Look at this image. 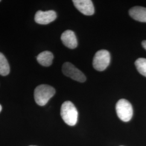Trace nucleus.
<instances>
[{"label":"nucleus","mask_w":146,"mask_h":146,"mask_svg":"<svg viewBox=\"0 0 146 146\" xmlns=\"http://www.w3.org/2000/svg\"></svg>","instance_id":"2eb2a0df"},{"label":"nucleus","mask_w":146,"mask_h":146,"mask_svg":"<svg viewBox=\"0 0 146 146\" xmlns=\"http://www.w3.org/2000/svg\"><path fill=\"white\" fill-rule=\"evenodd\" d=\"M1 0H0V2H1Z\"/></svg>","instance_id":"dca6fc26"},{"label":"nucleus","mask_w":146,"mask_h":146,"mask_svg":"<svg viewBox=\"0 0 146 146\" xmlns=\"http://www.w3.org/2000/svg\"><path fill=\"white\" fill-rule=\"evenodd\" d=\"M63 74L74 80L80 82H84L86 80V77L84 73L70 62H65L62 66Z\"/></svg>","instance_id":"39448f33"},{"label":"nucleus","mask_w":146,"mask_h":146,"mask_svg":"<svg viewBox=\"0 0 146 146\" xmlns=\"http://www.w3.org/2000/svg\"><path fill=\"white\" fill-rule=\"evenodd\" d=\"M1 110H2V106H1V105L0 104V112L1 111Z\"/></svg>","instance_id":"4468645a"},{"label":"nucleus","mask_w":146,"mask_h":146,"mask_svg":"<svg viewBox=\"0 0 146 146\" xmlns=\"http://www.w3.org/2000/svg\"><path fill=\"white\" fill-rule=\"evenodd\" d=\"M135 65L138 72L146 77V58H139L136 60Z\"/></svg>","instance_id":"f8f14e48"},{"label":"nucleus","mask_w":146,"mask_h":146,"mask_svg":"<svg viewBox=\"0 0 146 146\" xmlns=\"http://www.w3.org/2000/svg\"></svg>","instance_id":"f3484780"},{"label":"nucleus","mask_w":146,"mask_h":146,"mask_svg":"<svg viewBox=\"0 0 146 146\" xmlns=\"http://www.w3.org/2000/svg\"><path fill=\"white\" fill-rule=\"evenodd\" d=\"M73 2L77 9L84 15L90 16L94 14L95 9L92 1L74 0Z\"/></svg>","instance_id":"0eeeda50"},{"label":"nucleus","mask_w":146,"mask_h":146,"mask_svg":"<svg viewBox=\"0 0 146 146\" xmlns=\"http://www.w3.org/2000/svg\"><path fill=\"white\" fill-rule=\"evenodd\" d=\"M117 115L120 120L123 122H128L133 115V110L131 103L127 100L121 99L116 105Z\"/></svg>","instance_id":"7ed1b4c3"},{"label":"nucleus","mask_w":146,"mask_h":146,"mask_svg":"<svg viewBox=\"0 0 146 146\" xmlns=\"http://www.w3.org/2000/svg\"><path fill=\"white\" fill-rule=\"evenodd\" d=\"M61 116L64 122L70 126L75 125L78 119V111L70 101H66L61 108Z\"/></svg>","instance_id":"f03ea898"},{"label":"nucleus","mask_w":146,"mask_h":146,"mask_svg":"<svg viewBox=\"0 0 146 146\" xmlns=\"http://www.w3.org/2000/svg\"><path fill=\"white\" fill-rule=\"evenodd\" d=\"M57 17L55 11H37L35 15V21L40 25H47L54 21Z\"/></svg>","instance_id":"423d86ee"},{"label":"nucleus","mask_w":146,"mask_h":146,"mask_svg":"<svg viewBox=\"0 0 146 146\" xmlns=\"http://www.w3.org/2000/svg\"><path fill=\"white\" fill-rule=\"evenodd\" d=\"M61 39L63 44L70 49H75L78 46V40L74 31L67 30L61 35Z\"/></svg>","instance_id":"6e6552de"},{"label":"nucleus","mask_w":146,"mask_h":146,"mask_svg":"<svg viewBox=\"0 0 146 146\" xmlns=\"http://www.w3.org/2000/svg\"><path fill=\"white\" fill-rule=\"evenodd\" d=\"M110 61V56L109 52L106 50H100L95 54L93 65L95 69L102 72L108 67Z\"/></svg>","instance_id":"20e7f679"},{"label":"nucleus","mask_w":146,"mask_h":146,"mask_svg":"<svg viewBox=\"0 0 146 146\" xmlns=\"http://www.w3.org/2000/svg\"><path fill=\"white\" fill-rule=\"evenodd\" d=\"M129 15L136 21L146 22V8L135 6L129 11Z\"/></svg>","instance_id":"1a4fd4ad"},{"label":"nucleus","mask_w":146,"mask_h":146,"mask_svg":"<svg viewBox=\"0 0 146 146\" xmlns=\"http://www.w3.org/2000/svg\"><path fill=\"white\" fill-rule=\"evenodd\" d=\"M10 72V67L5 56L0 52V75L7 76Z\"/></svg>","instance_id":"9b49d317"},{"label":"nucleus","mask_w":146,"mask_h":146,"mask_svg":"<svg viewBox=\"0 0 146 146\" xmlns=\"http://www.w3.org/2000/svg\"><path fill=\"white\" fill-rule=\"evenodd\" d=\"M55 94V89L48 84H41L34 90V99L37 104L43 106Z\"/></svg>","instance_id":"f257e3e1"},{"label":"nucleus","mask_w":146,"mask_h":146,"mask_svg":"<svg viewBox=\"0 0 146 146\" xmlns=\"http://www.w3.org/2000/svg\"><path fill=\"white\" fill-rule=\"evenodd\" d=\"M53 58V54L49 51H44L41 52L37 56L38 62L44 67H49L52 65Z\"/></svg>","instance_id":"9d476101"},{"label":"nucleus","mask_w":146,"mask_h":146,"mask_svg":"<svg viewBox=\"0 0 146 146\" xmlns=\"http://www.w3.org/2000/svg\"><path fill=\"white\" fill-rule=\"evenodd\" d=\"M142 47H143V48L146 50V40L142 41Z\"/></svg>","instance_id":"ddd939ff"}]
</instances>
